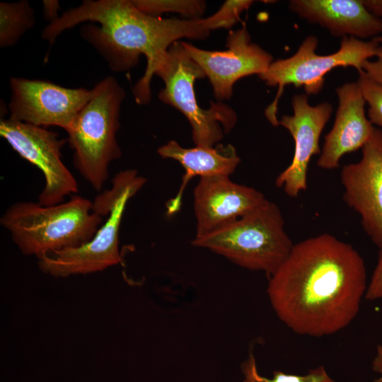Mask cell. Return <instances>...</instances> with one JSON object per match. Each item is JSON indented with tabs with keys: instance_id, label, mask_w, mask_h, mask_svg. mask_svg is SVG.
<instances>
[{
	"instance_id": "7",
	"label": "cell",
	"mask_w": 382,
	"mask_h": 382,
	"mask_svg": "<svg viewBox=\"0 0 382 382\" xmlns=\"http://www.w3.org/2000/svg\"><path fill=\"white\" fill-rule=\"evenodd\" d=\"M154 74L164 82V88L158 93L159 99L187 118L196 146H214L235 127L236 113L227 104L211 102L207 110L198 105L194 83L206 76L181 42L170 45L158 62Z\"/></svg>"
},
{
	"instance_id": "16",
	"label": "cell",
	"mask_w": 382,
	"mask_h": 382,
	"mask_svg": "<svg viewBox=\"0 0 382 382\" xmlns=\"http://www.w3.org/2000/svg\"><path fill=\"white\" fill-rule=\"evenodd\" d=\"M289 8L334 37L361 40L382 35V20L372 14L362 0H291Z\"/></svg>"
},
{
	"instance_id": "14",
	"label": "cell",
	"mask_w": 382,
	"mask_h": 382,
	"mask_svg": "<svg viewBox=\"0 0 382 382\" xmlns=\"http://www.w3.org/2000/svg\"><path fill=\"white\" fill-rule=\"evenodd\" d=\"M267 201L260 191L236 183L229 175L200 178L194 190L195 238L228 226Z\"/></svg>"
},
{
	"instance_id": "27",
	"label": "cell",
	"mask_w": 382,
	"mask_h": 382,
	"mask_svg": "<svg viewBox=\"0 0 382 382\" xmlns=\"http://www.w3.org/2000/svg\"><path fill=\"white\" fill-rule=\"evenodd\" d=\"M372 369L380 374L375 382H382V345L377 347L376 353L372 362Z\"/></svg>"
},
{
	"instance_id": "21",
	"label": "cell",
	"mask_w": 382,
	"mask_h": 382,
	"mask_svg": "<svg viewBox=\"0 0 382 382\" xmlns=\"http://www.w3.org/2000/svg\"><path fill=\"white\" fill-rule=\"evenodd\" d=\"M358 73L357 81L365 102L369 105L368 118L372 125L382 128V86L372 80L363 70Z\"/></svg>"
},
{
	"instance_id": "12",
	"label": "cell",
	"mask_w": 382,
	"mask_h": 382,
	"mask_svg": "<svg viewBox=\"0 0 382 382\" xmlns=\"http://www.w3.org/2000/svg\"><path fill=\"white\" fill-rule=\"evenodd\" d=\"M361 158L342 167L345 202L358 213L372 242L382 248V130L376 128L362 147Z\"/></svg>"
},
{
	"instance_id": "17",
	"label": "cell",
	"mask_w": 382,
	"mask_h": 382,
	"mask_svg": "<svg viewBox=\"0 0 382 382\" xmlns=\"http://www.w3.org/2000/svg\"><path fill=\"white\" fill-rule=\"evenodd\" d=\"M157 152L162 158L178 161L185 170L178 193L166 203L168 215H173L180 210L184 190L194 177L230 176L241 163V158L231 144L224 146L218 144L211 147L196 146L184 148L177 141L171 140L161 146Z\"/></svg>"
},
{
	"instance_id": "24",
	"label": "cell",
	"mask_w": 382,
	"mask_h": 382,
	"mask_svg": "<svg viewBox=\"0 0 382 382\" xmlns=\"http://www.w3.org/2000/svg\"><path fill=\"white\" fill-rule=\"evenodd\" d=\"M374 60L365 61L361 66L363 70L372 80L382 86V45H379Z\"/></svg>"
},
{
	"instance_id": "8",
	"label": "cell",
	"mask_w": 382,
	"mask_h": 382,
	"mask_svg": "<svg viewBox=\"0 0 382 382\" xmlns=\"http://www.w3.org/2000/svg\"><path fill=\"white\" fill-rule=\"evenodd\" d=\"M318 40L308 35L297 51L286 59L273 61L259 78L267 86L277 87L274 100L266 108L265 116L274 127L279 125L277 106L284 87L292 85L302 87L306 95L319 93L323 88L325 75L336 67L352 66L359 71L363 63L375 57L379 44L374 40L364 41L352 36L342 38L340 48L330 54L316 52Z\"/></svg>"
},
{
	"instance_id": "26",
	"label": "cell",
	"mask_w": 382,
	"mask_h": 382,
	"mask_svg": "<svg viewBox=\"0 0 382 382\" xmlns=\"http://www.w3.org/2000/svg\"><path fill=\"white\" fill-rule=\"evenodd\" d=\"M366 8L382 20V0H362Z\"/></svg>"
},
{
	"instance_id": "11",
	"label": "cell",
	"mask_w": 382,
	"mask_h": 382,
	"mask_svg": "<svg viewBox=\"0 0 382 382\" xmlns=\"http://www.w3.org/2000/svg\"><path fill=\"white\" fill-rule=\"evenodd\" d=\"M181 42L208 77L214 95L219 100L231 98L233 86L238 79L252 74L260 75L273 62L270 53L251 42L245 25L229 33L227 49L224 51L204 50L190 43Z\"/></svg>"
},
{
	"instance_id": "19",
	"label": "cell",
	"mask_w": 382,
	"mask_h": 382,
	"mask_svg": "<svg viewBox=\"0 0 382 382\" xmlns=\"http://www.w3.org/2000/svg\"><path fill=\"white\" fill-rule=\"evenodd\" d=\"M133 4L141 12L154 17L173 12L190 19L201 18L206 3L199 0H132Z\"/></svg>"
},
{
	"instance_id": "13",
	"label": "cell",
	"mask_w": 382,
	"mask_h": 382,
	"mask_svg": "<svg viewBox=\"0 0 382 382\" xmlns=\"http://www.w3.org/2000/svg\"><path fill=\"white\" fill-rule=\"evenodd\" d=\"M291 105L293 115L282 116L279 125L292 136L294 156L291 163L277 177L275 185L289 197H296L307 188L308 164L313 156L320 154V137L331 117L332 106L328 102L311 105L306 93L294 95Z\"/></svg>"
},
{
	"instance_id": "9",
	"label": "cell",
	"mask_w": 382,
	"mask_h": 382,
	"mask_svg": "<svg viewBox=\"0 0 382 382\" xmlns=\"http://www.w3.org/2000/svg\"><path fill=\"white\" fill-rule=\"evenodd\" d=\"M0 135L22 158L44 175L45 186L37 202L51 206L64 202L79 191L78 183L62 161V149L67 140L46 127L1 118Z\"/></svg>"
},
{
	"instance_id": "5",
	"label": "cell",
	"mask_w": 382,
	"mask_h": 382,
	"mask_svg": "<svg viewBox=\"0 0 382 382\" xmlns=\"http://www.w3.org/2000/svg\"><path fill=\"white\" fill-rule=\"evenodd\" d=\"M109 190L93 201V211L108 219L87 243L62 250L38 259L40 270L54 277L87 274L103 271L122 262L119 233L126 206L146 184V178L135 169L117 173Z\"/></svg>"
},
{
	"instance_id": "3",
	"label": "cell",
	"mask_w": 382,
	"mask_h": 382,
	"mask_svg": "<svg viewBox=\"0 0 382 382\" xmlns=\"http://www.w3.org/2000/svg\"><path fill=\"white\" fill-rule=\"evenodd\" d=\"M103 224V217L93 211V201L77 195L51 206L17 202L0 219L21 252L37 259L87 243Z\"/></svg>"
},
{
	"instance_id": "28",
	"label": "cell",
	"mask_w": 382,
	"mask_h": 382,
	"mask_svg": "<svg viewBox=\"0 0 382 382\" xmlns=\"http://www.w3.org/2000/svg\"><path fill=\"white\" fill-rule=\"evenodd\" d=\"M374 42H377L378 44H382V35L378 36L376 37H374L372 39Z\"/></svg>"
},
{
	"instance_id": "22",
	"label": "cell",
	"mask_w": 382,
	"mask_h": 382,
	"mask_svg": "<svg viewBox=\"0 0 382 382\" xmlns=\"http://www.w3.org/2000/svg\"><path fill=\"white\" fill-rule=\"evenodd\" d=\"M250 0H228L212 16L207 17L211 30L230 28L239 20L242 12L253 4Z\"/></svg>"
},
{
	"instance_id": "20",
	"label": "cell",
	"mask_w": 382,
	"mask_h": 382,
	"mask_svg": "<svg viewBox=\"0 0 382 382\" xmlns=\"http://www.w3.org/2000/svg\"><path fill=\"white\" fill-rule=\"evenodd\" d=\"M243 382H334L323 366L311 369L304 376L274 371L273 378L261 376L257 369L254 355L250 352L241 366Z\"/></svg>"
},
{
	"instance_id": "4",
	"label": "cell",
	"mask_w": 382,
	"mask_h": 382,
	"mask_svg": "<svg viewBox=\"0 0 382 382\" xmlns=\"http://www.w3.org/2000/svg\"><path fill=\"white\" fill-rule=\"evenodd\" d=\"M93 95L67 132L74 151L73 163L80 175L98 192L109 178L110 163L122 156L117 139L124 88L112 76L98 82Z\"/></svg>"
},
{
	"instance_id": "23",
	"label": "cell",
	"mask_w": 382,
	"mask_h": 382,
	"mask_svg": "<svg viewBox=\"0 0 382 382\" xmlns=\"http://www.w3.org/2000/svg\"><path fill=\"white\" fill-rule=\"evenodd\" d=\"M378 262L367 286L365 298L370 301L382 299V248Z\"/></svg>"
},
{
	"instance_id": "18",
	"label": "cell",
	"mask_w": 382,
	"mask_h": 382,
	"mask_svg": "<svg viewBox=\"0 0 382 382\" xmlns=\"http://www.w3.org/2000/svg\"><path fill=\"white\" fill-rule=\"evenodd\" d=\"M33 8L28 1L0 3V46L16 45L35 24Z\"/></svg>"
},
{
	"instance_id": "10",
	"label": "cell",
	"mask_w": 382,
	"mask_h": 382,
	"mask_svg": "<svg viewBox=\"0 0 382 382\" xmlns=\"http://www.w3.org/2000/svg\"><path fill=\"white\" fill-rule=\"evenodd\" d=\"M9 86V119L42 127L57 126L66 132L93 95L92 89L18 77L11 78Z\"/></svg>"
},
{
	"instance_id": "15",
	"label": "cell",
	"mask_w": 382,
	"mask_h": 382,
	"mask_svg": "<svg viewBox=\"0 0 382 382\" xmlns=\"http://www.w3.org/2000/svg\"><path fill=\"white\" fill-rule=\"evenodd\" d=\"M336 93L335 122L324 137L317 161L318 167L326 170L337 168L345 154L362 149L375 129L366 115V102L358 81L344 83L336 88Z\"/></svg>"
},
{
	"instance_id": "2",
	"label": "cell",
	"mask_w": 382,
	"mask_h": 382,
	"mask_svg": "<svg viewBox=\"0 0 382 382\" xmlns=\"http://www.w3.org/2000/svg\"><path fill=\"white\" fill-rule=\"evenodd\" d=\"M87 21L99 23L81 28L83 39L91 44L116 72L137 66L141 55L146 58L144 76L133 88L136 102L148 104L151 98V81L156 66L172 44L182 37L204 39L210 33L206 18H163L140 11L129 0H84L63 13L42 32V38L52 45L64 30Z\"/></svg>"
},
{
	"instance_id": "1",
	"label": "cell",
	"mask_w": 382,
	"mask_h": 382,
	"mask_svg": "<svg viewBox=\"0 0 382 382\" xmlns=\"http://www.w3.org/2000/svg\"><path fill=\"white\" fill-rule=\"evenodd\" d=\"M269 277L267 292L277 317L294 332L313 337L346 328L367 289L361 256L329 233L294 244Z\"/></svg>"
},
{
	"instance_id": "25",
	"label": "cell",
	"mask_w": 382,
	"mask_h": 382,
	"mask_svg": "<svg viewBox=\"0 0 382 382\" xmlns=\"http://www.w3.org/2000/svg\"><path fill=\"white\" fill-rule=\"evenodd\" d=\"M43 4V13L44 17L46 21H49L50 23L57 20L60 16L58 14L59 10V3L55 0H44Z\"/></svg>"
},
{
	"instance_id": "6",
	"label": "cell",
	"mask_w": 382,
	"mask_h": 382,
	"mask_svg": "<svg viewBox=\"0 0 382 382\" xmlns=\"http://www.w3.org/2000/svg\"><path fill=\"white\" fill-rule=\"evenodd\" d=\"M279 207L265 204L228 226L192 244L220 255L243 268L273 274L289 255L294 243L285 231Z\"/></svg>"
}]
</instances>
